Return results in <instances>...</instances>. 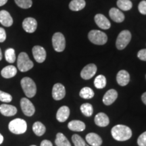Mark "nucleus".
<instances>
[{
	"label": "nucleus",
	"instance_id": "nucleus-1",
	"mask_svg": "<svg viewBox=\"0 0 146 146\" xmlns=\"http://www.w3.org/2000/svg\"><path fill=\"white\" fill-rule=\"evenodd\" d=\"M111 134L112 137L116 141H125L129 140L132 137V131L127 126L117 125L112 128Z\"/></svg>",
	"mask_w": 146,
	"mask_h": 146
},
{
	"label": "nucleus",
	"instance_id": "nucleus-2",
	"mask_svg": "<svg viewBox=\"0 0 146 146\" xmlns=\"http://www.w3.org/2000/svg\"><path fill=\"white\" fill-rule=\"evenodd\" d=\"M21 87L23 88L25 96L27 98H33L36 93V84L32 78L24 77L21 81Z\"/></svg>",
	"mask_w": 146,
	"mask_h": 146
},
{
	"label": "nucleus",
	"instance_id": "nucleus-3",
	"mask_svg": "<svg viewBox=\"0 0 146 146\" xmlns=\"http://www.w3.org/2000/svg\"><path fill=\"white\" fill-rule=\"evenodd\" d=\"M8 128L9 130L14 134L21 135L27 131V124L25 120L21 118H16L9 123Z\"/></svg>",
	"mask_w": 146,
	"mask_h": 146
},
{
	"label": "nucleus",
	"instance_id": "nucleus-4",
	"mask_svg": "<svg viewBox=\"0 0 146 146\" xmlns=\"http://www.w3.org/2000/svg\"><path fill=\"white\" fill-rule=\"evenodd\" d=\"M17 66L18 70L21 72H27L33 68L34 64L30 60L27 53L21 52L18 55L17 60Z\"/></svg>",
	"mask_w": 146,
	"mask_h": 146
},
{
	"label": "nucleus",
	"instance_id": "nucleus-5",
	"mask_svg": "<svg viewBox=\"0 0 146 146\" xmlns=\"http://www.w3.org/2000/svg\"><path fill=\"white\" fill-rule=\"evenodd\" d=\"M88 38L91 43L96 45H104L108 41V36L105 33L98 30H92L89 33Z\"/></svg>",
	"mask_w": 146,
	"mask_h": 146
},
{
	"label": "nucleus",
	"instance_id": "nucleus-6",
	"mask_svg": "<svg viewBox=\"0 0 146 146\" xmlns=\"http://www.w3.org/2000/svg\"><path fill=\"white\" fill-rule=\"evenodd\" d=\"M131 33L129 31L124 30L118 35L116 41V46L118 50H123L130 43Z\"/></svg>",
	"mask_w": 146,
	"mask_h": 146
},
{
	"label": "nucleus",
	"instance_id": "nucleus-7",
	"mask_svg": "<svg viewBox=\"0 0 146 146\" xmlns=\"http://www.w3.org/2000/svg\"><path fill=\"white\" fill-rule=\"evenodd\" d=\"M52 45L54 50L62 52L66 47V40L64 35L61 33H56L52 36Z\"/></svg>",
	"mask_w": 146,
	"mask_h": 146
},
{
	"label": "nucleus",
	"instance_id": "nucleus-8",
	"mask_svg": "<svg viewBox=\"0 0 146 146\" xmlns=\"http://www.w3.org/2000/svg\"><path fill=\"white\" fill-rule=\"evenodd\" d=\"M21 107L24 114L27 116H32L35 112L34 105L29 99L26 98H22L21 100Z\"/></svg>",
	"mask_w": 146,
	"mask_h": 146
},
{
	"label": "nucleus",
	"instance_id": "nucleus-9",
	"mask_svg": "<svg viewBox=\"0 0 146 146\" xmlns=\"http://www.w3.org/2000/svg\"><path fill=\"white\" fill-rule=\"evenodd\" d=\"M97 66L94 64H89L85 66L81 72V76L85 80H89L94 76L97 72Z\"/></svg>",
	"mask_w": 146,
	"mask_h": 146
},
{
	"label": "nucleus",
	"instance_id": "nucleus-10",
	"mask_svg": "<svg viewBox=\"0 0 146 146\" xmlns=\"http://www.w3.org/2000/svg\"><path fill=\"white\" fill-rule=\"evenodd\" d=\"M33 55L35 60L38 63H42L45 60L46 58V51L43 47L39 45H36L33 47Z\"/></svg>",
	"mask_w": 146,
	"mask_h": 146
},
{
	"label": "nucleus",
	"instance_id": "nucleus-11",
	"mask_svg": "<svg viewBox=\"0 0 146 146\" xmlns=\"http://www.w3.org/2000/svg\"><path fill=\"white\" fill-rule=\"evenodd\" d=\"M66 96V89L62 84H55L52 89V97L55 100H61Z\"/></svg>",
	"mask_w": 146,
	"mask_h": 146
},
{
	"label": "nucleus",
	"instance_id": "nucleus-12",
	"mask_svg": "<svg viewBox=\"0 0 146 146\" xmlns=\"http://www.w3.org/2000/svg\"><path fill=\"white\" fill-rule=\"evenodd\" d=\"M24 30L29 33H33L36 31L37 27V22L35 18L29 17L25 18L23 23Z\"/></svg>",
	"mask_w": 146,
	"mask_h": 146
},
{
	"label": "nucleus",
	"instance_id": "nucleus-13",
	"mask_svg": "<svg viewBox=\"0 0 146 146\" xmlns=\"http://www.w3.org/2000/svg\"><path fill=\"white\" fill-rule=\"evenodd\" d=\"M95 22L96 25H98L100 28L104 30H107L110 28L111 24L110 23L109 20L104 15L101 14H98L95 16Z\"/></svg>",
	"mask_w": 146,
	"mask_h": 146
},
{
	"label": "nucleus",
	"instance_id": "nucleus-14",
	"mask_svg": "<svg viewBox=\"0 0 146 146\" xmlns=\"http://www.w3.org/2000/svg\"><path fill=\"white\" fill-rule=\"evenodd\" d=\"M118 98V93L115 89H110L103 97V102L105 105L112 104Z\"/></svg>",
	"mask_w": 146,
	"mask_h": 146
},
{
	"label": "nucleus",
	"instance_id": "nucleus-15",
	"mask_svg": "<svg viewBox=\"0 0 146 146\" xmlns=\"http://www.w3.org/2000/svg\"><path fill=\"white\" fill-rule=\"evenodd\" d=\"M116 81L120 86H126L130 81V75L129 72L125 70H121L116 75Z\"/></svg>",
	"mask_w": 146,
	"mask_h": 146
},
{
	"label": "nucleus",
	"instance_id": "nucleus-16",
	"mask_svg": "<svg viewBox=\"0 0 146 146\" xmlns=\"http://www.w3.org/2000/svg\"><path fill=\"white\" fill-rule=\"evenodd\" d=\"M70 108L68 106H64L60 107L56 114V119L60 123H64L68 118L70 116Z\"/></svg>",
	"mask_w": 146,
	"mask_h": 146
},
{
	"label": "nucleus",
	"instance_id": "nucleus-17",
	"mask_svg": "<svg viewBox=\"0 0 146 146\" xmlns=\"http://www.w3.org/2000/svg\"><path fill=\"white\" fill-rule=\"evenodd\" d=\"M85 139L89 145L91 146H101L103 142L101 137L95 133H90L87 134Z\"/></svg>",
	"mask_w": 146,
	"mask_h": 146
},
{
	"label": "nucleus",
	"instance_id": "nucleus-18",
	"mask_svg": "<svg viewBox=\"0 0 146 146\" xmlns=\"http://www.w3.org/2000/svg\"><path fill=\"white\" fill-rule=\"evenodd\" d=\"M95 123L96 125L99 126L100 127H107L110 123V120L108 116L105 113L100 112L95 116L94 118Z\"/></svg>",
	"mask_w": 146,
	"mask_h": 146
},
{
	"label": "nucleus",
	"instance_id": "nucleus-19",
	"mask_svg": "<svg viewBox=\"0 0 146 146\" xmlns=\"http://www.w3.org/2000/svg\"><path fill=\"white\" fill-rule=\"evenodd\" d=\"M0 23L4 27H11L13 24V19L10 14L6 10L0 11Z\"/></svg>",
	"mask_w": 146,
	"mask_h": 146
},
{
	"label": "nucleus",
	"instance_id": "nucleus-20",
	"mask_svg": "<svg viewBox=\"0 0 146 146\" xmlns=\"http://www.w3.org/2000/svg\"><path fill=\"white\" fill-rule=\"evenodd\" d=\"M110 17L116 23H122L125 20V15L119 9L112 8L109 11Z\"/></svg>",
	"mask_w": 146,
	"mask_h": 146
},
{
	"label": "nucleus",
	"instance_id": "nucleus-21",
	"mask_svg": "<svg viewBox=\"0 0 146 146\" xmlns=\"http://www.w3.org/2000/svg\"><path fill=\"white\" fill-rule=\"evenodd\" d=\"M0 112L5 116H14L17 113V108L14 106L3 104L0 106Z\"/></svg>",
	"mask_w": 146,
	"mask_h": 146
},
{
	"label": "nucleus",
	"instance_id": "nucleus-22",
	"mask_svg": "<svg viewBox=\"0 0 146 146\" xmlns=\"http://www.w3.org/2000/svg\"><path fill=\"white\" fill-rule=\"evenodd\" d=\"M85 124L83 121L78 120H72L68 124V128L70 130L77 132L83 131L85 129Z\"/></svg>",
	"mask_w": 146,
	"mask_h": 146
},
{
	"label": "nucleus",
	"instance_id": "nucleus-23",
	"mask_svg": "<svg viewBox=\"0 0 146 146\" xmlns=\"http://www.w3.org/2000/svg\"><path fill=\"white\" fill-rule=\"evenodd\" d=\"M17 74V70L15 66L12 65L7 66L1 70V74L3 78H10L14 77Z\"/></svg>",
	"mask_w": 146,
	"mask_h": 146
},
{
	"label": "nucleus",
	"instance_id": "nucleus-24",
	"mask_svg": "<svg viewBox=\"0 0 146 146\" xmlns=\"http://www.w3.org/2000/svg\"><path fill=\"white\" fill-rule=\"evenodd\" d=\"M85 0H72L69 3V8L72 11H80L85 7Z\"/></svg>",
	"mask_w": 146,
	"mask_h": 146
},
{
	"label": "nucleus",
	"instance_id": "nucleus-25",
	"mask_svg": "<svg viewBox=\"0 0 146 146\" xmlns=\"http://www.w3.org/2000/svg\"><path fill=\"white\" fill-rule=\"evenodd\" d=\"M55 143L57 146H71V144L68 139L62 133H58L56 135Z\"/></svg>",
	"mask_w": 146,
	"mask_h": 146
},
{
	"label": "nucleus",
	"instance_id": "nucleus-26",
	"mask_svg": "<svg viewBox=\"0 0 146 146\" xmlns=\"http://www.w3.org/2000/svg\"><path fill=\"white\" fill-rule=\"evenodd\" d=\"M33 131L35 134L37 136H42L45 133L46 128L41 122H35L33 125Z\"/></svg>",
	"mask_w": 146,
	"mask_h": 146
},
{
	"label": "nucleus",
	"instance_id": "nucleus-27",
	"mask_svg": "<svg viewBox=\"0 0 146 146\" xmlns=\"http://www.w3.org/2000/svg\"><path fill=\"white\" fill-rule=\"evenodd\" d=\"M94 91H93V89L90 88V87H83V89L80 91L79 96L81 98H83V99H91V98H94Z\"/></svg>",
	"mask_w": 146,
	"mask_h": 146
},
{
	"label": "nucleus",
	"instance_id": "nucleus-28",
	"mask_svg": "<svg viewBox=\"0 0 146 146\" xmlns=\"http://www.w3.org/2000/svg\"><path fill=\"white\" fill-rule=\"evenodd\" d=\"M116 4L120 10L124 11L130 10L133 7V3L130 0H118Z\"/></svg>",
	"mask_w": 146,
	"mask_h": 146
},
{
	"label": "nucleus",
	"instance_id": "nucleus-29",
	"mask_svg": "<svg viewBox=\"0 0 146 146\" xmlns=\"http://www.w3.org/2000/svg\"><path fill=\"white\" fill-rule=\"evenodd\" d=\"M80 109H81V112L87 117H90V116H92L93 112H94L93 106L89 103H85L82 104Z\"/></svg>",
	"mask_w": 146,
	"mask_h": 146
},
{
	"label": "nucleus",
	"instance_id": "nucleus-30",
	"mask_svg": "<svg viewBox=\"0 0 146 146\" xmlns=\"http://www.w3.org/2000/svg\"><path fill=\"white\" fill-rule=\"evenodd\" d=\"M94 85L97 89H103L106 85V78L104 75H98L94 80Z\"/></svg>",
	"mask_w": 146,
	"mask_h": 146
},
{
	"label": "nucleus",
	"instance_id": "nucleus-31",
	"mask_svg": "<svg viewBox=\"0 0 146 146\" xmlns=\"http://www.w3.org/2000/svg\"><path fill=\"white\" fill-rule=\"evenodd\" d=\"M5 58L6 61L9 63H14L16 61L15 50L13 48H9L5 50Z\"/></svg>",
	"mask_w": 146,
	"mask_h": 146
},
{
	"label": "nucleus",
	"instance_id": "nucleus-32",
	"mask_svg": "<svg viewBox=\"0 0 146 146\" xmlns=\"http://www.w3.org/2000/svg\"><path fill=\"white\" fill-rule=\"evenodd\" d=\"M72 141L74 146H89L88 144L84 141L83 139L78 135H73L72 136Z\"/></svg>",
	"mask_w": 146,
	"mask_h": 146
},
{
	"label": "nucleus",
	"instance_id": "nucleus-33",
	"mask_svg": "<svg viewBox=\"0 0 146 146\" xmlns=\"http://www.w3.org/2000/svg\"><path fill=\"white\" fill-rule=\"evenodd\" d=\"M18 6L23 9L30 8L32 6V0H14Z\"/></svg>",
	"mask_w": 146,
	"mask_h": 146
},
{
	"label": "nucleus",
	"instance_id": "nucleus-34",
	"mask_svg": "<svg viewBox=\"0 0 146 146\" xmlns=\"http://www.w3.org/2000/svg\"><path fill=\"white\" fill-rule=\"evenodd\" d=\"M12 100V97L10 94L5 93L4 91H0V101L8 103Z\"/></svg>",
	"mask_w": 146,
	"mask_h": 146
},
{
	"label": "nucleus",
	"instance_id": "nucleus-35",
	"mask_svg": "<svg viewBox=\"0 0 146 146\" xmlns=\"http://www.w3.org/2000/svg\"><path fill=\"white\" fill-rule=\"evenodd\" d=\"M139 146H146V131L141 134L137 139Z\"/></svg>",
	"mask_w": 146,
	"mask_h": 146
},
{
	"label": "nucleus",
	"instance_id": "nucleus-36",
	"mask_svg": "<svg viewBox=\"0 0 146 146\" xmlns=\"http://www.w3.org/2000/svg\"><path fill=\"white\" fill-rule=\"evenodd\" d=\"M138 10L139 12L143 15H146V1L143 0L139 3L138 5Z\"/></svg>",
	"mask_w": 146,
	"mask_h": 146
},
{
	"label": "nucleus",
	"instance_id": "nucleus-37",
	"mask_svg": "<svg viewBox=\"0 0 146 146\" xmlns=\"http://www.w3.org/2000/svg\"><path fill=\"white\" fill-rule=\"evenodd\" d=\"M137 57L139 60L146 61V49H143V50L139 51L137 53Z\"/></svg>",
	"mask_w": 146,
	"mask_h": 146
},
{
	"label": "nucleus",
	"instance_id": "nucleus-38",
	"mask_svg": "<svg viewBox=\"0 0 146 146\" xmlns=\"http://www.w3.org/2000/svg\"><path fill=\"white\" fill-rule=\"evenodd\" d=\"M6 39V33L4 29L0 27V43H3Z\"/></svg>",
	"mask_w": 146,
	"mask_h": 146
},
{
	"label": "nucleus",
	"instance_id": "nucleus-39",
	"mask_svg": "<svg viewBox=\"0 0 146 146\" xmlns=\"http://www.w3.org/2000/svg\"><path fill=\"white\" fill-rule=\"evenodd\" d=\"M40 146H53L52 143L49 140H43V141H41V145Z\"/></svg>",
	"mask_w": 146,
	"mask_h": 146
},
{
	"label": "nucleus",
	"instance_id": "nucleus-40",
	"mask_svg": "<svg viewBox=\"0 0 146 146\" xmlns=\"http://www.w3.org/2000/svg\"><path fill=\"white\" fill-rule=\"evenodd\" d=\"M141 100L144 103V104L146 105V92L144 93V94L141 96Z\"/></svg>",
	"mask_w": 146,
	"mask_h": 146
},
{
	"label": "nucleus",
	"instance_id": "nucleus-41",
	"mask_svg": "<svg viewBox=\"0 0 146 146\" xmlns=\"http://www.w3.org/2000/svg\"><path fill=\"white\" fill-rule=\"evenodd\" d=\"M8 0H0V6H3L7 3Z\"/></svg>",
	"mask_w": 146,
	"mask_h": 146
},
{
	"label": "nucleus",
	"instance_id": "nucleus-42",
	"mask_svg": "<svg viewBox=\"0 0 146 146\" xmlns=\"http://www.w3.org/2000/svg\"><path fill=\"white\" fill-rule=\"evenodd\" d=\"M3 141V137L1 134H0V144H1Z\"/></svg>",
	"mask_w": 146,
	"mask_h": 146
},
{
	"label": "nucleus",
	"instance_id": "nucleus-43",
	"mask_svg": "<svg viewBox=\"0 0 146 146\" xmlns=\"http://www.w3.org/2000/svg\"><path fill=\"white\" fill-rule=\"evenodd\" d=\"M1 59H2V53H1V50L0 49V61H1Z\"/></svg>",
	"mask_w": 146,
	"mask_h": 146
},
{
	"label": "nucleus",
	"instance_id": "nucleus-44",
	"mask_svg": "<svg viewBox=\"0 0 146 146\" xmlns=\"http://www.w3.org/2000/svg\"><path fill=\"white\" fill-rule=\"evenodd\" d=\"M30 146H36V145H30Z\"/></svg>",
	"mask_w": 146,
	"mask_h": 146
},
{
	"label": "nucleus",
	"instance_id": "nucleus-45",
	"mask_svg": "<svg viewBox=\"0 0 146 146\" xmlns=\"http://www.w3.org/2000/svg\"></svg>",
	"mask_w": 146,
	"mask_h": 146
}]
</instances>
